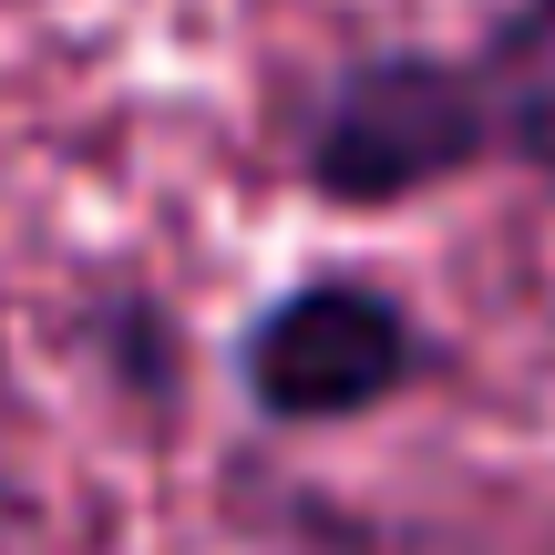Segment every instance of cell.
Here are the masks:
<instances>
[{
	"mask_svg": "<svg viewBox=\"0 0 555 555\" xmlns=\"http://www.w3.org/2000/svg\"><path fill=\"white\" fill-rule=\"evenodd\" d=\"M433 371H442V339L380 278H298V288H278L237 330V391L268 422H288V433L391 412Z\"/></svg>",
	"mask_w": 555,
	"mask_h": 555,
	"instance_id": "obj_2",
	"label": "cell"
},
{
	"mask_svg": "<svg viewBox=\"0 0 555 555\" xmlns=\"http://www.w3.org/2000/svg\"><path fill=\"white\" fill-rule=\"evenodd\" d=\"M483 165L555 185V0H504L463 52H350L319 73L288 144V176L350 217L422 206Z\"/></svg>",
	"mask_w": 555,
	"mask_h": 555,
	"instance_id": "obj_1",
	"label": "cell"
}]
</instances>
